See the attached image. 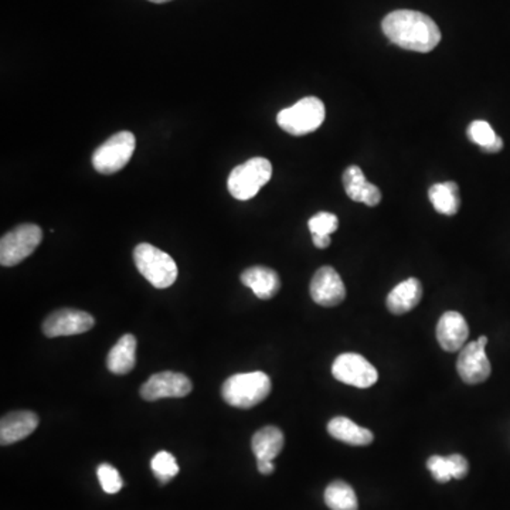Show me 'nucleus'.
<instances>
[{"mask_svg": "<svg viewBox=\"0 0 510 510\" xmlns=\"http://www.w3.org/2000/svg\"><path fill=\"white\" fill-rule=\"evenodd\" d=\"M387 39L404 50L429 53L441 42L436 22L417 10H394L381 22Z\"/></svg>", "mask_w": 510, "mask_h": 510, "instance_id": "1", "label": "nucleus"}, {"mask_svg": "<svg viewBox=\"0 0 510 510\" xmlns=\"http://www.w3.org/2000/svg\"><path fill=\"white\" fill-rule=\"evenodd\" d=\"M270 393L271 379L263 371L235 374L221 386V396L226 403L237 409H253L263 403Z\"/></svg>", "mask_w": 510, "mask_h": 510, "instance_id": "2", "label": "nucleus"}, {"mask_svg": "<svg viewBox=\"0 0 510 510\" xmlns=\"http://www.w3.org/2000/svg\"><path fill=\"white\" fill-rule=\"evenodd\" d=\"M134 261L138 271L158 290L169 288L178 280V265L169 254L152 244L142 243L134 250Z\"/></svg>", "mask_w": 510, "mask_h": 510, "instance_id": "3", "label": "nucleus"}, {"mask_svg": "<svg viewBox=\"0 0 510 510\" xmlns=\"http://www.w3.org/2000/svg\"><path fill=\"white\" fill-rule=\"evenodd\" d=\"M273 176V165L265 158H251L236 166L228 176V192L233 197L245 202L255 197L261 188L267 185Z\"/></svg>", "mask_w": 510, "mask_h": 510, "instance_id": "4", "label": "nucleus"}, {"mask_svg": "<svg viewBox=\"0 0 510 510\" xmlns=\"http://www.w3.org/2000/svg\"><path fill=\"white\" fill-rule=\"evenodd\" d=\"M326 118V110L323 102L316 97H306L299 100L293 107L281 111L276 122L293 137L315 132Z\"/></svg>", "mask_w": 510, "mask_h": 510, "instance_id": "5", "label": "nucleus"}, {"mask_svg": "<svg viewBox=\"0 0 510 510\" xmlns=\"http://www.w3.org/2000/svg\"><path fill=\"white\" fill-rule=\"evenodd\" d=\"M137 140L132 132L122 130L108 138L92 155V165L102 175H114L124 169L134 155Z\"/></svg>", "mask_w": 510, "mask_h": 510, "instance_id": "6", "label": "nucleus"}, {"mask_svg": "<svg viewBox=\"0 0 510 510\" xmlns=\"http://www.w3.org/2000/svg\"><path fill=\"white\" fill-rule=\"evenodd\" d=\"M43 240L42 228L36 225H20L0 240V264L14 267L26 260L39 247Z\"/></svg>", "mask_w": 510, "mask_h": 510, "instance_id": "7", "label": "nucleus"}, {"mask_svg": "<svg viewBox=\"0 0 510 510\" xmlns=\"http://www.w3.org/2000/svg\"><path fill=\"white\" fill-rule=\"evenodd\" d=\"M486 345V336H481L478 341L469 342L468 345H465L459 351L457 370L464 383L474 386L484 383L491 376V361L485 351Z\"/></svg>", "mask_w": 510, "mask_h": 510, "instance_id": "8", "label": "nucleus"}, {"mask_svg": "<svg viewBox=\"0 0 510 510\" xmlns=\"http://www.w3.org/2000/svg\"><path fill=\"white\" fill-rule=\"evenodd\" d=\"M336 380L359 389H369L379 379L376 368L358 353H343L336 358L332 366Z\"/></svg>", "mask_w": 510, "mask_h": 510, "instance_id": "9", "label": "nucleus"}, {"mask_svg": "<svg viewBox=\"0 0 510 510\" xmlns=\"http://www.w3.org/2000/svg\"><path fill=\"white\" fill-rule=\"evenodd\" d=\"M193 384L188 376L175 371L153 374L140 387L143 400L158 401L162 399H182L192 393Z\"/></svg>", "mask_w": 510, "mask_h": 510, "instance_id": "10", "label": "nucleus"}, {"mask_svg": "<svg viewBox=\"0 0 510 510\" xmlns=\"http://www.w3.org/2000/svg\"><path fill=\"white\" fill-rule=\"evenodd\" d=\"M95 325L94 318L84 311L77 309H60L47 316L43 322V333L47 338H60V336L82 335L91 331Z\"/></svg>", "mask_w": 510, "mask_h": 510, "instance_id": "11", "label": "nucleus"}, {"mask_svg": "<svg viewBox=\"0 0 510 510\" xmlns=\"http://www.w3.org/2000/svg\"><path fill=\"white\" fill-rule=\"evenodd\" d=\"M311 296L318 305L332 308L343 303L346 298L345 284L338 271L332 267H322L316 271L311 281Z\"/></svg>", "mask_w": 510, "mask_h": 510, "instance_id": "12", "label": "nucleus"}, {"mask_svg": "<svg viewBox=\"0 0 510 510\" xmlns=\"http://www.w3.org/2000/svg\"><path fill=\"white\" fill-rule=\"evenodd\" d=\"M468 323L461 313L449 311L439 318L437 325V339L444 351L449 353L461 351L468 341Z\"/></svg>", "mask_w": 510, "mask_h": 510, "instance_id": "13", "label": "nucleus"}, {"mask_svg": "<svg viewBox=\"0 0 510 510\" xmlns=\"http://www.w3.org/2000/svg\"><path fill=\"white\" fill-rule=\"evenodd\" d=\"M39 416L33 411H14L6 414L0 421V444L12 446L27 438L39 426Z\"/></svg>", "mask_w": 510, "mask_h": 510, "instance_id": "14", "label": "nucleus"}, {"mask_svg": "<svg viewBox=\"0 0 510 510\" xmlns=\"http://www.w3.org/2000/svg\"><path fill=\"white\" fill-rule=\"evenodd\" d=\"M343 186H345L346 195L354 202L364 203L370 207H374L381 202L380 188L368 182L359 166H349L345 170Z\"/></svg>", "mask_w": 510, "mask_h": 510, "instance_id": "15", "label": "nucleus"}, {"mask_svg": "<svg viewBox=\"0 0 510 510\" xmlns=\"http://www.w3.org/2000/svg\"><path fill=\"white\" fill-rule=\"evenodd\" d=\"M423 298V285L417 278L403 281L389 293L386 299L387 309L394 315H404L413 311Z\"/></svg>", "mask_w": 510, "mask_h": 510, "instance_id": "16", "label": "nucleus"}, {"mask_svg": "<svg viewBox=\"0 0 510 510\" xmlns=\"http://www.w3.org/2000/svg\"><path fill=\"white\" fill-rule=\"evenodd\" d=\"M241 283L248 286L260 299H271L278 293L281 280L275 271L268 267L247 268L241 274Z\"/></svg>", "mask_w": 510, "mask_h": 510, "instance_id": "17", "label": "nucleus"}, {"mask_svg": "<svg viewBox=\"0 0 510 510\" xmlns=\"http://www.w3.org/2000/svg\"><path fill=\"white\" fill-rule=\"evenodd\" d=\"M135 363H137V338L128 333L111 349L107 356V368L112 374L124 376L134 370Z\"/></svg>", "mask_w": 510, "mask_h": 510, "instance_id": "18", "label": "nucleus"}, {"mask_svg": "<svg viewBox=\"0 0 510 510\" xmlns=\"http://www.w3.org/2000/svg\"><path fill=\"white\" fill-rule=\"evenodd\" d=\"M328 432L338 441L354 447L370 446L374 439L373 432L370 429L359 427L348 417L332 419L328 424Z\"/></svg>", "mask_w": 510, "mask_h": 510, "instance_id": "19", "label": "nucleus"}, {"mask_svg": "<svg viewBox=\"0 0 510 510\" xmlns=\"http://www.w3.org/2000/svg\"><path fill=\"white\" fill-rule=\"evenodd\" d=\"M283 431L276 427L268 426L258 429L251 439V448L257 461H274L284 448Z\"/></svg>", "mask_w": 510, "mask_h": 510, "instance_id": "20", "label": "nucleus"}, {"mask_svg": "<svg viewBox=\"0 0 510 510\" xmlns=\"http://www.w3.org/2000/svg\"><path fill=\"white\" fill-rule=\"evenodd\" d=\"M428 197L437 212L444 216H456L461 207L459 188L456 182H444L432 185Z\"/></svg>", "mask_w": 510, "mask_h": 510, "instance_id": "21", "label": "nucleus"}, {"mask_svg": "<svg viewBox=\"0 0 510 510\" xmlns=\"http://www.w3.org/2000/svg\"><path fill=\"white\" fill-rule=\"evenodd\" d=\"M325 504L331 510H359L353 487L343 481L332 482L325 491Z\"/></svg>", "mask_w": 510, "mask_h": 510, "instance_id": "22", "label": "nucleus"}, {"mask_svg": "<svg viewBox=\"0 0 510 510\" xmlns=\"http://www.w3.org/2000/svg\"><path fill=\"white\" fill-rule=\"evenodd\" d=\"M150 468L160 484L165 485L172 481L179 474V465L175 457L168 451L158 452L150 461Z\"/></svg>", "mask_w": 510, "mask_h": 510, "instance_id": "23", "label": "nucleus"}, {"mask_svg": "<svg viewBox=\"0 0 510 510\" xmlns=\"http://www.w3.org/2000/svg\"><path fill=\"white\" fill-rule=\"evenodd\" d=\"M97 476L100 485H101L102 491L105 494L114 495L122 489L124 482L120 478V472L110 464H101L97 468Z\"/></svg>", "mask_w": 510, "mask_h": 510, "instance_id": "24", "label": "nucleus"}, {"mask_svg": "<svg viewBox=\"0 0 510 510\" xmlns=\"http://www.w3.org/2000/svg\"><path fill=\"white\" fill-rule=\"evenodd\" d=\"M308 227L313 236H331L338 230L339 218L333 213L321 212L309 218Z\"/></svg>", "mask_w": 510, "mask_h": 510, "instance_id": "25", "label": "nucleus"}, {"mask_svg": "<svg viewBox=\"0 0 510 510\" xmlns=\"http://www.w3.org/2000/svg\"><path fill=\"white\" fill-rule=\"evenodd\" d=\"M467 134H468L469 140L479 145L481 149L489 147L499 138L486 120H474L467 130Z\"/></svg>", "mask_w": 510, "mask_h": 510, "instance_id": "26", "label": "nucleus"}, {"mask_svg": "<svg viewBox=\"0 0 510 510\" xmlns=\"http://www.w3.org/2000/svg\"><path fill=\"white\" fill-rule=\"evenodd\" d=\"M427 468L432 474V478L439 484L451 481V468H449L448 457L432 456L427 462Z\"/></svg>", "mask_w": 510, "mask_h": 510, "instance_id": "27", "label": "nucleus"}, {"mask_svg": "<svg viewBox=\"0 0 510 510\" xmlns=\"http://www.w3.org/2000/svg\"><path fill=\"white\" fill-rule=\"evenodd\" d=\"M449 468H451L452 478L464 479L469 471V464L465 457L459 454H452L448 457Z\"/></svg>", "mask_w": 510, "mask_h": 510, "instance_id": "28", "label": "nucleus"}, {"mask_svg": "<svg viewBox=\"0 0 510 510\" xmlns=\"http://www.w3.org/2000/svg\"><path fill=\"white\" fill-rule=\"evenodd\" d=\"M313 244L316 248H328L331 245V236H313Z\"/></svg>", "mask_w": 510, "mask_h": 510, "instance_id": "29", "label": "nucleus"}, {"mask_svg": "<svg viewBox=\"0 0 510 510\" xmlns=\"http://www.w3.org/2000/svg\"><path fill=\"white\" fill-rule=\"evenodd\" d=\"M258 471L263 475H271L275 471V465L273 461H257Z\"/></svg>", "mask_w": 510, "mask_h": 510, "instance_id": "30", "label": "nucleus"}, {"mask_svg": "<svg viewBox=\"0 0 510 510\" xmlns=\"http://www.w3.org/2000/svg\"><path fill=\"white\" fill-rule=\"evenodd\" d=\"M502 149H504V140H502V138H497L489 147L482 148V150L486 153H497L501 152Z\"/></svg>", "mask_w": 510, "mask_h": 510, "instance_id": "31", "label": "nucleus"}, {"mask_svg": "<svg viewBox=\"0 0 510 510\" xmlns=\"http://www.w3.org/2000/svg\"><path fill=\"white\" fill-rule=\"evenodd\" d=\"M152 4H166V2H170V0H149Z\"/></svg>", "mask_w": 510, "mask_h": 510, "instance_id": "32", "label": "nucleus"}]
</instances>
